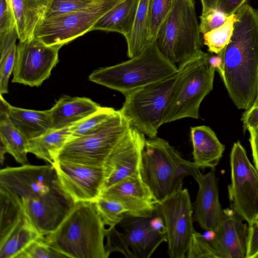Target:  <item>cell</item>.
<instances>
[{"label":"cell","instance_id":"4316f807","mask_svg":"<svg viewBox=\"0 0 258 258\" xmlns=\"http://www.w3.org/2000/svg\"><path fill=\"white\" fill-rule=\"evenodd\" d=\"M41 235L25 214L3 239L0 240V258H16L30 243Z\"/></svg>","mask_w":258,"mask_h":258},{"label":"cell","instance_id":"60d3db41","mask_svg":"<svg viewBox=\"0 0 258 258\" xmlns=\"http://www.w3.org/2000/svg\"><path fill=\"white\" fill-rule=\"evenodd\" d=\"M258 252V220L248 226L247 251L246 258H253Z\"/></svg>","mask_w":258,"mask_h":258},{"label":"cell","instance_id":"2e32d148","mask_svg":"<svg viewBox=\"0 0 258 258\" xmlns=\"http://www.w3.org/2000/svg\"><path fill=\"white\" fill-rule=\"evenodd\" d=\"M21 201L25 215L43 236L56 229L75 204L60 185L43 196Z\"/></svg>","mask_w":258,"mask_h":258},{"label":"cell","instance_id":"8992f818","mask_svg":"<svg viewBox=\"0 0 258 258\" xmlns=\"http://www.w3.org/2000/svg\"><path fill=\"white\" fill-rule=\"evenodd\" d=\"M210 55L203 51L183 65L171 92L162 124L186 117L199 118L201 103L213 87L216 70L209 62Z\"/></svg>","mask_w":258,"mask_h":258},{"label":"cell","instance_id":"e575fe53","mask_svg":"<svg viewBox=\"0 0 258 258\" xmlns=\"http://www.w3.org/2000/svg\"><path fill=\"white\" fill-rule=\"evenodd\" d=\"M65 255L50 246L44 236H41L30 243L16 258H61Z\"/></svg>","mask_w":258,"mask_h":258},{"label":"cell","instance_id":"1f68e13d","mask_svg":"<svg viewBox=\"0 0 258 258\" xmlns=\"http://www.w3.org/2000/svg\"><path fill=\"white\" fill-rule=\"evenodd\" d=\"M115 111L111 107H101L96 112L70 126V138L81 137L95 132Z\"/></svg>","mask_w":258,"mask_h":258},{"label":"cell","instance_id":"6da1fadb","mask_svg":"<svg viewBox=\"0 0 258 258\" xmlns=\"http://www.w3.org/2000/svg\"><path fill=\"white\" fill-rule=\"evenodd\" d=\"M236 14L230 42L218 55L229 97L238 109L247 110L257 94L258 9L247 4Z\"/></svg>","mask_w":258,"mask_h":258},{"label":"cell","instance_id":"5bb4252c","mask_svg":"<svg viewBox=\"0 0 258 258\" xmlns=\"http://www.w3.org/2000/svg\"><path fill=\"white\" fill-rule=\"evenodd\" d=\"M52 165L60 186L75 204L95 202L100 196L105 179L104 166L64 161H56Z\"/></svg>","mask_w":258,"mask_h":258},{"label":"cell","instance_id":"d6a6232c","mask_svg":"<svg viewBox=\"0 0 258 258\" xmlns=\"http://www.w3.org/2000/svg\"><path fill=\"white\" fill-rule=\"evenodd\" d=\"M104 0H49L42 18H48L84 10Z\"/></svg>","mask_w":258,"mask_h":258},{"label":"cell","instance_id":"603a6c76","mask_svg":"<svg viewBox=\"0 0 258 258\" xmlns=\"http://www.w3.org/2000/svg\"><path fill=\"white\" fill-rule=\"evenodd\" d=\"M8 116L28 141L53 129L49 110L26 109L10 105Z\"/></svg>","mask_w":258,"mask_h":258},{"label":"cell","instance_id":"7a4b0ae2","mask_svg":"<svg viewBox=\"0 0 258 258\" xmlns=\"http://www.w3.org/2000/svg\"><path fill=\"white\" fill-rule=\"evenodd\" d=\"M105 233L95 202H80L55 230L44 236L50 246L67 257L107 258Z\"/></svg>","mask_w":258,"mask_h":258},{"label":"cell","instance_id":"9c48e42d","mask_svg":"<svg viewBox=\"0 0 258 258\" xmlns=\"http://www.w3.org/2000/svg\"><path fill=\"white\" fill-rule=\"evenodd\" d=\"M131 126L119 110H115L95 132L70 137L58 153L56 161L104 166L107 157Z\"/></svg>","mask_w":258,"mask_h":258},{"label":"cell","instance_id":"ffe728a7","mask_svg":"<svg viewBox=\"0 0 258 258\" xmlns=\"http://www.w3.org/2000/svg\"><path fill=\"white\" fill-rule=\"evenodd\" d=\"M224 213L209 242L222 258H246L248 226L232 209H225Z\"/></svg>","mask_w":258,"mask_h":258},{"label":"cell","instance_id":"f35d334b","mask_svg":"<svg viewBox=\"0 0 258 258\" xmlns=\"http://www.w3.org/2000/svg\"><path fill=\"white\" fill-rule=\"evenodd\" d=\"M17 45L13 44L0 59V95L8 93L9 78L13 71L16 57Z\"/></svg>","mask_w":258,"mask_h":258},{"label":"cell","instance_id":"681fc988","mask_svg":"<svg viewBox=\"0 0 258 258\" xmlns=\"http://www.w3.org/2000/svg\"><path fill=\"white\" fill-rule=\"evenodd\" d=\"M255 220H258V215H257V217H256V219H255Z\"/></svg>","mask_w":258,"mask_h":258},{"label":"cell","instance_id":"e0dca14e","mask_svg":"<svg viewBox=\"0 0 258 258\" xmlns=\"http://www.w3.org/2000/svg\"><path fill=\"white\" fill-rule=\"evenodd\" d=\"M146 140L144 134L131 126L105 161L103 189L140 170Z\"/></svg>","mask_w":258,"mask_h":258},{"label":"cell","instance_id":"74e56055","mask_svg":"<svg viewBox=\"0 0 258 258\" xmlns=\"http://www.w3.org/2000/svg\"><path fill=\"white\" fill-rule=\"evenodd\" d=\"M174 0H151L150 36L154 42L157 31L170 10Z\"/></svg>","mask_w":258,"mask_h":258},{"label":"cell","instance_id":"83f0119b","mask_svg":"<svg viewBox=\"0 0 258 258\" xmlns=\"http://www.w3.org/2000/svg\"><path fill=\"white\" fill-rule=\"evenodd\" d=\"M69 127L52 129L28 141L27 151L52 165L71 133Z\"/></svg>","mask_w":258,"mask_h":258},{"label":"cell","instance_id":"cb8c5ba5","mask_svg":"<svg viewBox=\"0 0 258 258\" xmlns=\"http://www.w3.org/2000/svg\"><path fill=\"white\" fill-rule=\"evenodd\" d=\"M139 1L123 0L103 16L92 30L115 32L127 39L134 26Z\"/></svg>","mask_w":258,"mask_h":258},{"label":"cell","instance_id":"484cf974","mask_svg":"<svg viewBox=\"0 0 258 258\" xmlns=\"http://www.w3.org/2000/svg\"><path fill=\"white\" fill-rule=\"evenodd\" d=\"M9 104L1 96L0 138L1 145L21 164H28L27 155L28 141L14 126L8 116Z\"/></svg>","mask_w":258,"mask_h":258},{"label":"cell","instance_id":"ac0fdd59","mask_svg":"<svg viewBox=\"0 0 258 258\" xmlns=\"http://www.w3.org/2000/svg\"><path fill=\"white\" fill-rule=\"evenodd\" d=\"M100 196L118 201L127 214L138 217L152 215L158 203L140 170L103 189Z\"/></svg>","mask_w":258,"mask_h":258},{"label":"cell","instance_id":"b9f144b4","mask_svg":"<svg viewBox=\"0 0 258 258\" xmlns=\"http://www.w3.org/2000/svg\"><path fill=\"white\" fill-rule=\"evenodd\" d=\"M248 0H220L217 9L227 16L237 13Z\"/></svg>","mask_w":258,"mask_h":258},{"label":"cell","instance_id":"52a82bcc","mask_svg":"<svg viewBox=\"0 0 258 258\" xmlns=\"http://www.w3.org/2000/svg\"><path fill=\"white\" fill-rule=\"evenodd\" d=\"M119 225L106 229V252L109 257L119 252L127 258H149L158 246L166 242L164 225L155 212L149 217H138L125 214Z\"/></svg>","mask_w":258,"mask_h":258},{"label":"cell","instance_id":"c3c4849f","mask_svg":"<svg viewBox=\"0 0 258 258\" xmlns=\"http://www.w3.org/2000/svg\"><path fill=\"white\" fill-rule=\"evenodd\" d=\"M253 258H258V252L254 256Z\"/></svg>","mask_w":258,"mask_h":258},{"label":"cell","instance_id":"30bf717a","mask_svg":"<svg viewBox=\"0 0 258 258\" xmlns=\"http://www.w3.org/2000/svg\"><path fill=\"white\" fill-rule=\"evenodd\" d=\"M230 164L228 195L230 208L249 226L258 215V170L249 161L239 141L232 147Z\"/></svg>","mask_w":258,"mask_h":258},{"label":"cell","instance_id":"836d02e7","mask_svg":"<svg viewBox=\"0 0 258 258\" xmlns=\"http://www.w3.org/2000/svg\"><path fill=\"white\" fill-rule=\"evenodd\" d=\"M95 203L103 222L109 227L119 224L127 213L124 206L115 200L99 196Z\"/></svg>","mask_w":258,"mask_h":258},{"label":"cell","instance_id":"3957f363","mask_svg":"<svg viewBox=\"0 0 258 258\" xmlns=\"http://www.w3.org/2000/svg\"><path fill=\"white\" fill-rule=\"evenodd\" d=\"M140 172L159 202L181 189L183 179L188 175L195 178L200 170L194 162L183 159L168 142L156 136L146 140Z\"/></svg>","mask_w":258,"mask_h":258},{"label":"cell","instance_id":"f546056e","mask_svg":"<svg viewBox=\"0 0 258 258\" xmlns=\"http://www.w3.org/2000/svg\"><path fill=\"white\" fill-rule=\"evenodd\" d=\"M0 240L4 238L24 214L21 199L16 195L0 188Z\"/></svg>","mask_w":258,"mask_h":258},{"label":"cell","instance_id":"7402d4cb","mask_svg":"<svg viewBox=\"0 0 258 258\" xmlns=\"http://www.w3.org/2000/svg\"><path fill=\"white\" fill-rule=\"evenodd\" d=\"M194 162L200 168L215 169L223 156L225 147L209 126L200 125L190 128Z\"/></svg>","mask_w":258,"mask_h":258},{"label":"cell","instance_id":"4fadbf2b","mask_svg":"<svg viewBox=\"0 0 258 258\" xmlns=\"http://www.w3.org/2000/svg\"><path fill=\"white\" fill-rule=\"evenodd\" d=\"M62 46L48 45L34 37L17 45L12 82L39 87L51 74L58 62Z\"/></svg>","mask_w":258,"mask_h":258},{"label":"cell","instance_id":"f6af8a7d","mask_svg":"<svg viewBox=\"0 0 258 258\" xmlns=\"http://www.w3.org/2000/svg\"><path fill=\"white\" fill-rule=\"evenodd\" d=\"M216 55L212 54L210 52L209 57V62L215 69L220 75L221 76L223 74V62L221 57L216 54Z\"/></svg>","mask_w":258,"mask_h":258},{"label":"cell","instance_id":"4dcf8cb0","mask_svg":"<svg viewBox=\"0 0 258 258\" xmlns=\"http://www.w3.org/2000/svg\"><path fill=\"white\" fill-rule=\"evenodd\" d=\"M236 19V14L231 15L222 25L203 34L204 43L208 47L209 51L218 54L227 45Z\"/></svg>","mask_w":258,"mask_h":258},{"label":"cell","instance_id":"7dc6e473","mask_svg":"<svg viewBox=\"0 0 258 258\" xmlns=\"http://www.w3.org/2000/svg\"><path fill=\"white\" fill-rule=\"evenodd\" d=\"M254 103H258V89H257V96L256 97V98L254 100Z\"/></svg>","mask_w":258,"mask_h":258},{"label":"cell","instance_id":"ba28073f","mask_svg":"<svg viewBox=\"0 0 258 258\" xmlns=\"http://www.w3.org/2000/svg\"><path fill=\"white\" fill-rule=\"evenodd\" d=\"M183 67L172 76L124 95L125 101L119 111L131 126L149 138L157 136L162 124L171 92L182 74Z\"/></svg>","mask_w":258,"mask_h":258},{"label":"cell","instance_id":"44dd1931","mask_svg":"<svg viewBox=\"0 0 258 258\" xmlns=\"http://www.w3.org/2000/svg\"><path fill=\"white\" fill-rule=\"evenodd\" d=\"M101 107L99 104L87 97L63 96L49 109L53 129L69 127Z\"/></svg>","mask_w":258,"mask_h":258},{"label":"cell","instance_id":"ab89813d","mask_svg":"<svg viewBox=\"0 0 258 258\" xmlns=\"http://www.w3.org/2000/svg\"><path fill=\"white\" fill-rule=\"evenodd\" d=\"M227 16L217 9L212 10L200 16V29L204 34L222 25L226 21Z\"/></svg>","mask_w":258,"mask_h":258},{"label":"cell","instance_id":"5b68a950","mask_svg":"<svg viewBox=\"0 0 258 258\" xmlns=\"http://www.w3.org/2000/svg\"><path fill=\"white\" fill-rule=\"evenodd\" d=\"M201 33L194 0H174L154 42L178 69L203 52Z\"/></svg>","mask_w":258,"mask_h":258},{"label":"cell","instance_id":"8d00e7d4","mask_svg":"<svg viewBox=\"0 0 258 258\" xmlns=\"http://www.w3.org/2000/svg\"><path fill=\"white\" fill-rule=\"evenodd\" d=\"M187 258H222L203 235L196 231L192 235L186 253Z\"/></svg>","mask_w":258,"mask_h":258},{"label":"cell","instance_id":"bcb514c9","mask_svg":"<svg viewBox=\"0 0 258 258\" xmlns=\"http://www.w3.org/2000/svg\"><path fill=\"white\" fill-rule=\"evenodd\" d=\"M202 4V14L212 10H216L220 0H201Z\"/></svg>","mask_w":258,"mask_h":258},{"label":"cell","instance_id":"8fae6325","mask_svg":"<svg viewBox=\"0 0 258 258\" xmlns=\"http://www.w3.org/2000/svg\"><path fill=\"white\" fill-rule=\"evenodd\" d=\"M123 0H104L88 9L56 17L42 18L33 37L48 45L62 46L92 31L96 23Z\"/></svg>","mask_w":258,"mask_h":258},{"label":"cell","instance_id":"f1b7e54d","mask_svg":"<svg viewBox=\"0 0 258 258\" xmlns=\"http://www.w3.org/2000/svg\"><path fill=\"white\" fill-rule=\"evenodd\" d=\"M151 0H140L132 31L126 39L127 56L132 58L152 43L150 36Z\"/></svg>","mask_w":258,"mask_h":258},{"label":"cell","instance_id":"d590c367","mask_svg":"<svg viewBox=\"0 0 258 258\" xmlns=\"http://www.w3.org/2000/svg\"><path fill=\"white\" fill-rule=\"evenodd\" d=\"M18 38L11 0H0V41Z\"/></svg>","mask_w":258,"mask_h":258},{"label":"cell","instance_id":"ee69618b","mask_svg":"<svg viewBox=\"0 0 258 258\" xmlns=\"http://www.w3.org/2000/svg\"><path fill=\"white\" fill-rule=\"evenodd\" d=\"M249 133L252 156L254 166L258 170V125L247 130Z\"/></svg>","mask_w":258,"mask_h":258},{"label":"cell","instance_id":"d6986e66","mask_svg":"<svg viewBox=\"0 0 258 258\" xmlns=\"http://www.w3.org/2000/svg\"><path fill=\"white\" fill-rule=\"evenodd\" d=\"M199 185L193 204L194 220L204 230L214 232L222 221L224 213L219 201L217 178L214 169L194 178Z\"/></svg>","mask_w":258,"mask_h":258},{"label":"cell","instance_id":"9a60e30c","mask_svg":"<svg viewBox=\"0 0 258 258\" xmlns=\"http://www.w3.org/2000/svg\"><path fill=\"white\" fill-rule=\"evenodd\" d=\"M59 186L51 165L7 167L0 170V188L17 195L21 199L43 196Z\"/></svg>","mask_w":258,"mask_h":258},{"label":"cell","instance_id":"d4e9b609","mask_svg":"<svg viewBox=\"0 0 258 258\" xmlns=\"http://www.w3.org/2000/svg\"><path fill=\"white\" fill-rule=\"evenodd\" d=\"M19 41L33 37L34 30L43 17L49 0H11Z\"/></svg>","mask_w":258,"mask_h":258},{"label":"cell","instance_id":"7c38bea8","mask_svg":"<svg viewBox=\"0 0 258 258\" xmlns=\"http://www.w3.org/2000/svg\"><path fill=\"white\" fill-rule=\"evenodd\" d=\"M155 212L163 220L170 258H185L194 227L193 206L186 188L174 192L157 203Z\"/></svg>","mask_w":258,"mask_h":258},{"label":"cell","instance_id":"277c9868","mask_svg":"<svg viewBox=\"0 0 258 258\" xmlns=\"http://www.w3.org/2000/svg\"><path fill=\"white\" fill-rule=\"evenodd\" d=\"M178 71V68L165 58L152 42L128 60L94 70L89 80L124 95Z\"/></svg>","mask_w":258,"mask_h":258},{"label":"cell","instance_id":"7bdbcfd3","mask_svg":"<svg viewBox=\"0 0 258 258\" xmlns=\"http://www.w3.org/2000/svg\"><path fill=\"white\" fill-rule=\"evenodd\" d=\"M241 121L244 133L249 128L258 125V103H253L252 105L242 114Z\"/></svg>","mask_w":258,"mask_h":258}]
</instances>
